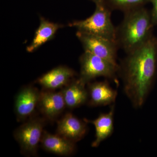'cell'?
Returning <instances> with one entry per match:
<instances>
[{"label": "cell", "instance_id": "6da1fadb", "mask_svg": "<svg viewBox=\"0 0 157 157\" xmlns=\"http://www.w3.org/2000/svg\"><path fill=\"white\" fill-rule=\"evenodd\" d=\"M157 68V38L153 35L143 45L127 53L119 66L124 92L135 108L144 104Z\"/></svg>", "mask_w": 157, "mask_h": 157}, {"label": "cell", "instance_id": "7a4b0ae2", "mask_svg": "<svg viewBox=\"0 0 157 157\" xmlns=\"http://www.w3.org/2000/svg\"><path fill=\"white\" fill-rule=\"evenodd\" d=\"M154 25L150 11L141 7L124 13L123 19L116 27V41L126 54L135 50L153 36Z\"/></svg>", "mask_w": 157, "mask_h": 157}, {"label": "cell", "instance_id": "3957f363", "mask_svg": "<svg viewBox=\"0 0 157 157\" xmlns=\"http://www.w3.org/2000/svg\"><path fill=\"white\" fill-rule=\"evenodd\" d=\"M111 11L105 4L96 5L95 10L90 16L73 21L69 26L78 31L116 41V27L111 20Z\"/></svg>", "mask_w": 157, "mask_h": 157}, {"label": "cell", "instance_id": "277c9868", "mask_svg": "<svg viewBox=\"0 0 157 157\" xmlns=\"http://www.w3.org/2000/svg\"><path fill=\"white\" fill-rule=\"evenodd\" d=\"M80 73L79 78L85 84L89 83L94 78L104 77L112 79L118 83L117 74L119 73V66L84 51L79 58Z\"/></svg>", "mask_w": 157, "mask_h": 157}, {"label": "cell", "instance_id": "5b68a950", "mask_svg": "<svg viewBox=\"0 0 157 157\" xmlns=\"http://www.w3.org/2000/svg\"><path fill=\"white\" fill-rule=\"evenodd\" d=\"M44 120L32 119L21 125L14 132V138L19 144L21 151L26 155H36L44 131Z\"/></svg>", "mask_w": 157, "mask_h": 157}, {"label": "cell", "instance_id": "8992f818", "mask_svg": "<svg viewBox=\"0 0 157 157\" xmlns=\"http://www.w3.org/2000/svg\"><path fill=\"white\" fill-rule=\"evenodd\" d=\"M76 36L83 46L84 51L118 65L117 57L119 46L116 41L78 31Z\"/></svg>", "mask_w": 157, "mask_h": 157}, {"label": "cell", "instance_id": "52a82bcc", "mask_svg": "<svg viewBox=\"0 0 157 157\" xmlns=\"http://www.w3.org/2000/svg\"><path fill=\"white\" fill-rule=\"evenodd\" d=\"M40 93L36 88L26 86L17 94L14 103V110L19 120L25 119L32 115L38 106Z\"/></svg>", "mask_w": 157, "mask_h": 157}, {"label": "cell", "instance_id": "ba28073f", "mask_svg": "<svg viewBox=\"0 0 157 157\" xmlns=\"http://www.w3.org/2000/svg\"><path fill=\"white\" fill-rule=\"evenodd\" d=\"M86 123L68 113L58 122L57 134L74 143L81 140L87 132Z\"/></svg>", "mask_w": 157, "mask_h": 157}, {"label": "cell", "instance_id": "9c48e42d", "mask_svg": "<svg viewBox=\"0 0 157 157\" xmlns=\"http://www.w3.org/2000/svg\"><path fill=\"white\" fill-rule=\"evenodd\" d=\"M89 104L92 106H102L114 103L117 91L112 88L107 81L88 83Z\"/></svg>", "mask_w": 157, "mask_h": 157}, {"label": "cell", "instance_id": "30bf717a", "mask_svg": "<svg viewBox=\"0 0 157 157\" xmlns=\"http://www.w3.org/2000/svg\"><path fill=\"white\" fill-rule=\"evenodd\" d=\"M38 107L45 117L54 119L66 107L62 91L55 92L49 90L40 93Z\"/></svg>", "mask_w": 157, "mask_h": 157}, {"label": "cell", "instance_id": "8fae6325", "mask_svg": "<svg viewBox=\"0 0 157 157\" xmlns=\"http://www.w3.org/2000/svg\"><path fill=\"white\" fill-rule=\"evenodd\" d=\"M46 151L61 156H68L75 151V143L57 134L53 135L44 131L41 140Z\"/></svg>", "mask_w": 157, "mask_h": 157}, {"label": "cell", "instance_id": "7c38bea8", "mask_svg": "<svg viewBox=\"0 0 157 157\" xmlns=\"http://www.w3.org/2000/svg\"><path fill=\"white\" fill-rule=\"evenodd\" d=\"M114 105L113 104L109 112L101 113L96 119L89 120L84 119V121L86 123L93 124L95 128V139L92 143V147H98L102 141L112 135L114 129Z\"/></svg>", "mask_w": 157, "mask_h": 157}, {"label": "cell", "instance_id": "4fadbf2b", "mask_svg": "<svg viewBox=\"0 0 157 157\" xmlns=\"http://www.w3.org/2000/svg\"><path fill=\"white\" fill-rule=\"evenodd\" d=\"M75 75V72L72 69L64 66H59L41 76L38 82L45 88L54 90L67 85Z\"/></svg>", "mask_w": 157, "mask_h": 157}, {"label": "cell", "instance_id": "5bb4252c", "mask_svg": "<svg viewBox=\"0 0 157 157\" xmlns=\"http://www.w3.org/2000/svg\"><path fill=\"white\" fill-rule=\"evenodd\" d=\"M86 85L78 78L66 86L61 91L66 107L73 109L86 103L88 99V93L86 89Z\"/></svg>", "mask_w": 157, "mask_h": 157}, {"label": "cell", "instance_id": "9a60e30c", "mask_svg": "<svg viewBox=\"0 0 157 157\" xmlns=\"http://www.w3.org/2000/svg\"><path fill=\"white\" fill-rule=\"evenodd\" d=\"M61 27L62 25L59 24L51 22L44 17H40L39 27L36 31L30 45L27 47V51L29 52H34L53 39L57 31Z\"/></svg>", "mask_w": 157, "mask_h": 157}, {"label": "cell", "instance_id": "2e32d148", "mask_svg": "<svg viewBox=\"0 0 157 157\" xmlns=\"http://www.w3.org/2000/svg\"><path fill=\"white\" fill-rule=\"evenodd\" d=\"M148 0H106L105 4L111 11L119 10L124 13L143 7Z\"/></svg>", "mask_w": 157, "mask_h": 157}, {"label": "cell", "instance_id": "e0dca14e", "mask_svg": "<svg viewBox=\"0 0 157 157\" xmlns=\"http://www.w3.org/2000/svg\"><path fill=\"white\" fill-rule=\"evenodd\" d=\"M148 2L151 3L152 5L150 11L152 21L154 25H157V0H148Z\"/></svg>", "mask_w": 157, "mask_h": 157}, {"label": "cell", "instance_id": "ac0fdd59", "mask_svg": "<svg viewBox=\"0 0 157 157\" xmlns=\"http://www.w3.org/2000/svg\"><path fill=\"white\" fill-rule=\"evenodd\" d=\"M96 5L105 4L106 0H91Z\"/></svg>", "mask_w": 157, "mask_h": 157}]
</instances>
